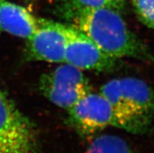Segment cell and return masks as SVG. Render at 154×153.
I'll use <instances>...</instances> for the list:
<instances>
[{"instance_id":"cell-5","label":"cell","mask_w":154,"mask_h":153,"mask_svg":"<svg viewBox=\"0 0 154 153\" xmlns=\"http://www.w3.org/2000/svg\"><path fill=\"white\" fill-rule=\"evenodd\" d=\"M66 45L64 63L81 70L112 71L117 60L104 53L93 41L76 27L65 24Z\"/></svg>"},{"instance_id":"cell-11","label":"cell","mask_w":154,"mask_h":153,"mask_svg":"<svg viewBox=\"0 0 154 153\" xmlns=\"http://www.w3.org/2000/svg\"><path fill=\"white\" fill-rule=\"evenodd\" d=\"M132 4L139 20L154 31V0H132Z\"/></svg>"},{"instance_id":"cell-3","label":"cell","mask_w":154,"mask_h":153,"mask_svg":"<svg viewBox=\"0 0 154 153\" xmlns=\"http://www.w3.org/2000/svg\"><path fill=\"white\" fill-rule=\"evenodd\" d=\"M38 87L51 103L67 111L92 91L89 81L82 70L67 63L43 74Z\"/></svg>"},{"instance_id":"cell-12","label":"cell","mask_w":154,"mask_h":153,"mask_svg":"<svg viewBox=\"0 0 154 153\" xmlns=\"http://www.w3.org/2000/svg\"><path fill=\"white\" fill-rule=\"evenodd\" d=\"M75 6L83 8L110 7L119 10L122 7L121 0H66Z\"/></svg>"},{"instance_id":"cell-4","label":"cell","mask_w":154,"mask_h":153,"mask_svg":"<svg viewBox=\"0 0 154 153\" xmlns=\"http://www.w3.org/2000/svg\"><path fill=\"white\" fill-rule=\"evenodd\" d=\"M69 124L82 137H90L108 127H117L109 102L100 93L92 91L68 110Z\"/></svg>"},{"instance_id":"cell-9","label":"cell","mask_w":154,"mask_h":153,"mask_svg":"<svg viewBox=\"0 0 154 153\" xmlns=\"http://www.w3.org/2000/svg\"><path fill=\"white\" fill-rule=\"evenodd\" d=\"M100 93L111 106L117 120V128L135 134H145L149 130L129 110L122 96L117 79L104 84L100 87Z\"/></svg>"},{"instance_id":"cell-7","label":"cell","mask_w":154,"mask_h":153,"mask_svg":"<svg viewBox=\"0 0 154 153\" xmlns=\"http://www.w3.org/2000/svg\"><path fill=\"white\" fill-rule=\"evenodd\" d=\"M117 81L129 110L149 129L154 117V88L135 78H119Z\"/></svg>"},{"instance_id":"cell-2","label":"cell","mask_w":154,"mask_h":153,"mask_svg":"<svg viewBox=\"0 0 154 153\" xmlns=\"http://www.w3.org/2000/svg\"><path fill=\"white\" fill-rule=\"evenodd\" d=\"M0 153H41L33 122L1 87Z\"/></svg>"},{"instance_id":"cell-8","label":"cell","mask_w":154,"mask_h":153,"mask_svg":"<svg viewBox=\"0 0 154 153\" xmlns=\"http://www.w3.org/2000/svg\"><path fill=\"white\" fill-rule=\"evenodd\" d=\"M40 19L25 7L9 0H0V30L27 39L36 31Z\"/></svg>"},{"instance_id":"cell-6","label":"cell","mask_w":154,"mask_h":153,"mask_svg":"<svg viewBox=\"0 0 154 153\" xmlns=\"http://www.w3.org/2000/svg\"><path fill=\"white\" fill-rule=\"evenodd\" d=\"M66 45L64 23L40 19L38 27L27 39L26 56L30 60L64 63Z\"/></svg>"},{"instance_id":"cell-1","label":"cell","mask_w":154,"mask_h":153,"mask_svg":"<svg viewBox=\"0 0 154 153\" xmlns=\"http://www.w3.org/2000/svg\"><path fill=\"white\" fill-rule=\"evenodd\" d=\"M60 13L70 25L88 36L104 53L117 60L124 57L152 61L146 46L128 27L119 10L83 8L65 0Z\"/></svg>"},{"instance_id":"cell-10","label":"cell","mask_w":154,"mask_h":153,"mask_svg":"<svg viewBox=\"0 0 154 153\" xmlns=\"http://www.w3.org/2000/svg\"><path fill=\"white\" fill-rule=\"evenodd\" d=\"M84 153H135L125 139L117 135L103 134L93 139Z\"/></svg>"}]
</instances>
